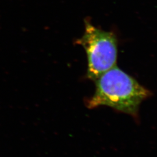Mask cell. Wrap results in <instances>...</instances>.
Instances as JSON below:
<instances>
[{
  "instance_id": "cell-2",
  "label": "cell",
  "mask_w": 157,
  "mask_h": 157,
  "mask_svg": "<svg viewBox=\"0 0 157 157\" xmlns=\"http://www.w3.org/2000/svg\"><path fill=\"white\" fill-rule=\"evenodd\" d=\"M76 43L83 47L87 54V78L94 81L116 65L118 42L112 32L97 28L86 21L85 32Z\"/></svg>"
},
{
  "instance_id": "cell-1",
  "label": "cell",
  "mask_w": 157,
  "mask_h": 157,
  "mask_svg": "<svg viewBox=\"0 0 157 157\" xmlns=\"http://www.w3.org/2000/svg\"><path fill=\"white\" fill-rule=\"evenodd\" d=\"M94 94L86 101L89 109L107 106L137 120L142 102L152 93L116 65L94 80Z\"/></svg>"
}]
</instances>
